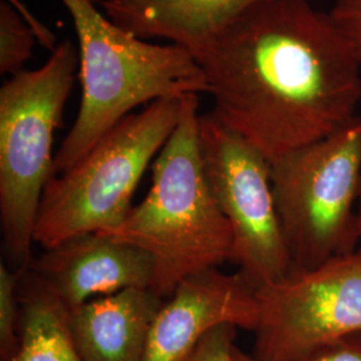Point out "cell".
<instances>
[{
  "instance_id": "obj_1",
  "label": "cell",
  "mask_w": 361,
  "mask_h": 361,
  "mask_svg": "<svg viewBox=\"0 0 361 361\" xmlns=\"http://www.w3.org/2000/svg\"><path fill=\"white\" fill-rule=\"evenodd\" d=\"M192 54L212 113L271 164L356 116L360 63L308 0L258 1Z\"/></svg>"
},
{
  "instance_id": "obj_2",
  "label": "cell",
  "mask_w": 361,
  "mask_h": 361,
  "mask_svg": "<svg viewBox=\"0 0 361 361\" xmlns=\"http://www.w3.org/2000/svg\"><path fill=\"white\" fill-rule=\"evenodd\" d=\"M198 95L183 98L182 116L153 164L141 204L110 232L154 261L152 290L168 300L185 280L232 256V229L207 182L198 131Z\"/></svg>"
},
{
  "instance_id": "obj_3",
  "label": "cell",
  "mask_w": 361,
  "mask_h": 361,
  "mask_svg": "<svg viewBox=\"0 0 361 361\" xmlns=\"http://www.w3.org/2000/svg\"><path fill=\"white\" fill-rule=\"evenodd\" d=\"M79 42L82 101L54 158V177L77 165L131 110L158 99L209 92L186 47L145 42L116 26L89 0H61Z\"/></svg>"
},
{
  "instance_id": "obj_4",
  "label": "cell",
  "mask_w": 361,
  "mask_h": 361,
  "mask_svg": "<svg viewBox=\"0 0 361 361\" xmlns=\"http://www.w3.org/2000/svg\"><path fill=\"white\" fill-rule=\"evenodd\" d=\"M185 97L158 99L125 116L77 165L52 177L40 201L34 243L47 249L78 234L118 228L133 209L143 173L177 128Z\"/></svg>"
},
{
  "instance_id": "obj_5",
  "label": "cell",
  "mask_w": 361,
  "mask_h": 361,
  "mask_svg": "<svg viewBox=\"0 0 361 361\" xmlns=\"http://www.w3.org/2000/svg\"><path fill=\"white\" fill-rule=\"evenodd\" d=\"M79 66L65 40L37 70H22L0 89V219L15 265L26 268L40 201L54 177V133L62 123Z\"/></svg>"
},
{
  "instance_id": "obj_6",
  "label": "cell",
  "mask_w": 361,
  "mask_h": 361,
  "mask_svg": "<svg viewBox=\"0 0 361 361\" xmlns=\"http://www.w3.org/2000/svg\"><path fill=\"white\" fill-rule=\"evenodd\" d=\"M271 186L292 273L352 253L360 243L361 116L274 161Z\"/></svg>"
},
{
  "instance_id": "obj_7",
  "label": "cell",
  "mask_w": 361,
  "mask_h": 361,
  "mask_svg": "<svg viewBox=\"0 0 361 361\" xmlns=\"http://www.w3.org/2000/svg\"><path fill=\"white\" fill-rule=\"evenodd\" d=\"M200 145L209 186L232 229L231 262L255 289L290 276L271 186V165L213 113L200 116Z\"/></svg>"
},
{
  "instance_id": "obj_8",
  "label": "cell",
  "mask_w": 361,
  "mask_h": 361,
  "mask_svg": "<svg viewBox=\"0 0 361 361\" xmlns=\"http://www.w3.org/2000/svg\"><path fill=\"white\" fill-rule=\"evenodd\" d=\"M257 361H305L326 344L361 334V247L312 271L256 289Z\"/></svg>"
},
{
  "instance_id": "obj_9",
  "label": "cell",
  "mask_w": 361,
  "mask_h": 361,
  "mask_svg": "<svg viewBox=\"0 0 361 361\" xmlns=\"http://www.w3.org/2000/svg\"><path fill=\"white\" fill-rule=\"evenodd\" d=\"M257 322L256 289L240 273L202 271L185 280L165 301L143 361H185L214 326L232 324L253 332Z\"/></svg>"
},
{
  "instance_id": "obj_10",
  "label": "cell",
  "mask_w": 361,
  "mask_h": 361,
  "mask_svg": "<svg viewBox=\"0 0 361 361\" xmlns=\"http://www.w3.org/2000/svg\"><path fill=\"white\" fill-rule=\"evenodd\" d=\"M31 271L68 310L129 288H152L153 257L141 247L104 234H78L44 249Z\"/></svg>"
},
{
  "instance_id": "obj_11",
  "label": "cell",
  "mask_w": 361,
  "mask_h": 361,
  "mask_svg": "<svg viewBox=\"0 0 361 361\" xmlns=\"http://www.w3.org/2000/svg\"><path fill=\"white\" fill-rule=\"evenodd\" d=\"M165 298L150 288H129L68 310V328L83 361H143Z\"/></svg>"
},
{
  "instance_id": "obj_12",
  "label": "cell",
  "mask_w": 361,
  "mask_h": 361,
  "mask_svg": "<svg viewBox=\"0 0 361 361\" xmlns=\"http://www.w3.org/2000/svg\"><path fill=\"white\" fill-rule=\"evenodd\" d=\"M262 0H102L106 16L142 39H166L193 51Z\"/></svg>"
},
{
  "instance_id": "obj_13",
  "label": "cell",
  "mask_w": 361,
  "mask_h": 361,
  "mask_svg": "<svg viewBox=\"0 0 361 361\" xmlns=\"http://www.w3.org/2000/svg\"><path fill=\"white\" fill-rule=\"evenodd\" d=\"M26 268L19 288V347L8 361H83L68 328V310Z\"/></svg>"
},
{
  "instance_id": "obj_14",
  "label": "cell",
  "mask_w": 361,
  "mask_h": 361,
  "mask_svg": "<svg viewBox=\"0 0 361 361\" xmlns=\"http://www.w3.org/2000/svg\"><path fill=\"white\" fill-rule=\"evenodd\" d=\"M35 31L7 0L0 1V73L15 75L32 56Z\"/></svg>"
},
{
  "instance_id": "obj_15",
  "label": "cell",
  "mask_w": 361,
  "mask_h": 361,
  "mask_svg": "<svg viewBox=\"0 0 361 361\" xmlns=\"http://www.w3.org/2000/svg\"><path fill=\"white\" fill-rule=\"evenodd\" d=\"M22 271H13L0 265V360L8 361L19 347Z\"/></svg>"
},
{
  "instance_id": "obj_16",
  "label": "cell",
  "mask_w": 361,
  "mask_h": 361,
  "mask_svg": "<svg viewBox=\"0 0 361 361\" xmlns=\"http://www.w3.org/2000/svg\"><path fill=\"white\" fill-rule=\"evenodd\" d=\"M237 326L221 324L204 336L185 361H233Z\"/></svg>"
},
{
  "instance_id": "obj_17",
  "label": "cell",
  "mask_w": 361,
  "mask_h": 361,
  "mask_svg": "<svg viewBox=\"0 0 361 361\" xmlns=\"http://www.w3.org/2000/svg\"><path fill=\"white\" fill-rule=\"evenodd\" d=\"M328 13L361 66V0H334Z\"/></svg>"
},
{
  "instance_id": "obj_18",
  "label": "cell",
  "mask_w": 361,
  "mask_h": 361,
  "mask_svg": "<svg viewBox=\"0 0 361 361\" xmlns=\"http://www.w3.org/2000/svg\"><path fill=\"white\" fill-rule=\"evenodd\" d=\"M305 361H361V334L335 340Z\"/></svg>"
},
{
  "instance_id": "obj_19",
  "label": "cell",
  "mask_w": 361,
  "mask_h": 361,
  "mask_svg": "<svg viewBox=\"0 0 361 361\" xmlns=\"http://www.w3.org/2000/svg\"><path fill=\"white\" fill-rule=\"evenodd\" d=\"M233 361H257L252 355H247L245 352H243L241 349L234 347L233 349Z\"/></svg>"
},
{
  "instance_id": "obj_20",
  "label": "cell",
  "mask_w": 361,
  "mask_h": 361,
  "mask_svg": "<svg viewBox=\"0 0 361 361\" xmlns=\"http://www.w3.org/2000/svg\"><path fill=\"white\" fill-rule=\"evenodd\" d=\"M357 222H359V234H360V247H361V186H360V195H359V209H357Z\"/></svg>"
},
{
  "instance_id": "obj_21",
  "label": "cell",
  "mask_w": 361,
  "mask_h": 361,
  "mask_svg": "<svg viewBox=\"0 0 361 361\" xmlns=\"http://www.w3.org/2000/svg\"><path fill=\"white\" fill-rule=\"evenodd\" d=\"M89 1H91L92 4H95V6H97V4H99V3H102V0H89Z\"/></svg>"
}]
</instances>
